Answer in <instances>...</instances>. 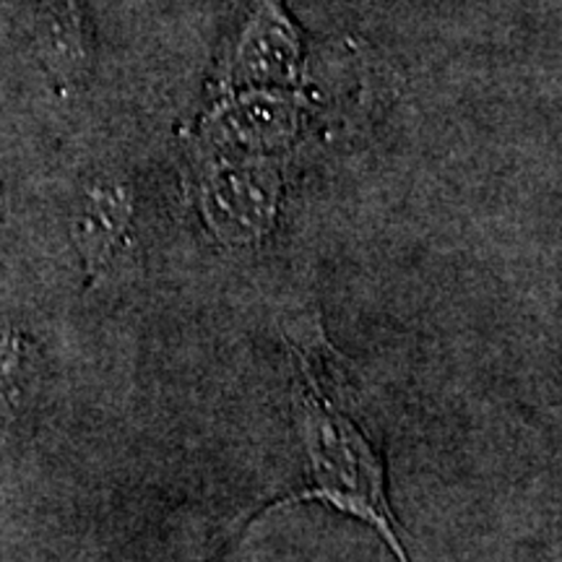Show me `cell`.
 Returning a JSON list of instances; mask_svg holds the SVG:
<instances>
[{
	"label": "cell",
	"mask_w": 562,
	"mask_h": 562,
	"mask_svg": "<svg viewBox=\"0 0 562 562\" xmlns=\"http://www.w3.org/2000/svg\"><path fill=\"white\" fill-rule=\"evenodd\" d=\"M297 355L300 378V414L305 435L307 459H311V487L297 492L290 501H321L344 513L368 521L389 542L402 562H409L398 537V524L393 518L389 495H385L383 451L370 438L360 414L349 404L336 402L341 383H334L336 364L326 344L313 351L292 341Z\"/></svg>",
	"instance_id": "cell-1"
},
{
	"label": "cell",
	"mask_w": 562,
	"mask_h": 562,
	"mask_svg": "<svg viewBox=\"0 0 562 562\" xmlns=\"http://www.w3.org/2000/svg\"><path fill=\"white\" fill-rule=\"evenodd\" d=\"M0 216H3V191H0Z\"/></svg>",
	"instance_id": "cell-6"
},
{
	"label": "cell",
	"mask_w": 562,
	"mask_h": 562,
	"mask_svg": "<svg viewBox=\"0 0 562 562\" xmlns=\"http://www.w3.org/2000/svg\"><path fill=\"white\" fill-rule=\"evenodd\" d=\"M133 224V193L117 180H97L87 188L74 220V243L89 277H102L115 263Z\"/></svg>",
	"instance_id": "cell-3"
},
{
	"label": "cell",
	"mask_w": 562,
	"mask_h": 562,
	"mask_svg": "<svg viewBox=\"0 0 562 562\" xmlns=\"http://www.w3.org/2000/svg\"><path fill=\"white\" fill-rule=\"evenodd\" d=\"M37 45L50 74L66 87L87 81L94 42L81 0H40Z\"/></svg>",
	"instance_id": "cell-4"
},
{
	"label": "cell",
	"mask_w": 562,
	"mask_h": 562,
	"mask_svg": "<svg viewBox=\"0 0 562 562\" xmlns=\"http://www.w3.org/2000/svg\"><path fill=\"white\" fill-rule=\"evenodd\" d=\"M40 357L30 336L9 331L0 336V425L16 419L32 398Z\"/></svg>",
	"instance_id": "cell-5"
},
{
	"label": "cell",
	"mask_w": 562,
	"mask_h": 562,
	"mask_svg": "<svg viewBox=\"0 0 562 562\" xmlns=\"http://www.w3.org/2000/svg\"><path fill=\"white\" fill-rule=\"evenodd\" d=\"M302 45L297 26L281 0H258L237 45V79L248 83H290L300 74Z\"/></svg>",
	"instance_id": "cell-2"
}]
</instances>
